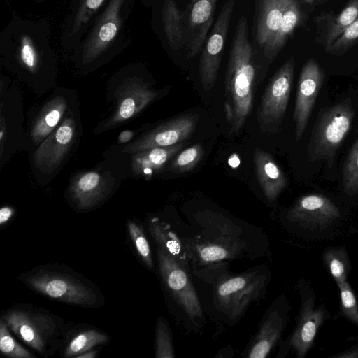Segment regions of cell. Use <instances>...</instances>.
I'll return each mask as SVG.
<instances>
[{"mask_svg": "<svg viewBox=\"0 0 358 358\" xmlns=\"http://www.w3.org/2000/svg\"><path fill=\"white\" fill-rule=\"evenodd\" d=\"M149 228L159 248L178 260L186 263V253L181 242L167 225L160 222L152 221Z\"/></svg>", "mask_w": 358, "mask_h": 358, "instance_id": "26", "label": "cell"}, {"mask_svg": "<svg viewBox=\"0 0 358 358\" xmlns=\"http://www.w3.org/2000/svg\"><path fill=\"white\" fill-rule=\"evenodd\" d=\"M217 0H196L189 18L188 57H194L201 50L212 24Z\"/></svg>", "mask_w": 358, "mask_h": 358, "instance_id": "17", "label": "cell"}, {"mask_svg": "<svg viewBox=\"0 0 358 358\" xmlns=\"http://www.w3.org/2000/svg\"><path fill=\"white\" fill-rule=\"evenodd\" d=\"M355 113L350 98L327 109L317 120L308 147L311 161L324 160L329 166L347 136Z\"/></svg>", "mask_w": 358, "mask_h": 358, "instance_id": "2", "label": "cell"}, {"mask_svg": "<svg viewBox=\"0 0 358 358\" xmlns=\"http://www.w3.org/2000/svg\"><path fill=\"white\" fill-rule=\"evenodd\" d=\"M126 0H110L94 28L82 45L85 63L96 59L116 39L122 24V9Z\"/></svg>", "mask_w": 358, "mask_h": 358, "instance_id": "9", "label": "cell"}, {"mask_svg": "<svg viewBox=\"0 0 358 358\" xmlns=\"http://www.w3.org/2000/svg\"><path fill=\"white\" fill-rule=\"evenodd\" d=\"M340 289L341 310L345 316L358 325V303L347 281L337 284Z\"/></svg>", "mask_w": 358, "mask_h": 358, "instance_id": "36", "label": "cell"}, {"mask_svg": "<svg viewBox=\"0 0 358 358\" xmlns=\"http://www.w3.org/2000/svg\"><path fill=\"white\" fill-rule=\"evenodd\" d=\"M134 134L131 131H124L120 133V134L118 136V141L120 143H126L129 141L133 136Z\"/></svg>", "mask_w": 358, "mask_h": 358, "instance_id": "39", "label": "cell"}, {"mask_svg": "<svg viewBox=\"0 0 358 358\" xmlns=\"http://www.w3.org/2000/svg\"><path fill=\"white\" fill-rule=\"evenodd\" d=\"M66 108V101L59 96L53 99L45 106L32 127L31 138L35 145L45 140L52 132Z\"/></svg>", "mask_w": 358, "mask_h": 358, "instance_id": "23", "label": "cell"}, {"mask_svg": "<svg viewBox=\"0 0 358 358\" xmlns=\"http://www.w3.org/2000/svg\"><path fill=\"white\" fill-rule=\"evenodd\" d=\"M96 351L89 350L78 355L77 358H93L96 356Z\"/></svg>", "mask_w": 358, "mask_h": 358, "instance_id": "40", "label": "cell"}, {"mask_svg": "<svg viewBox=\"0 0 358 358\" xmlns=\"http://www.w3.org/2000/svg\"><path fill=\"white\" fill-rule=\"evenodd\" d=\"M24 282L39 294L71 305L91 307L98 294L89 283L70 273L50 268L29 273Z\"/></svg>", "mask_w": 358, "mask_h": 358, "instance_id": "4", "label": "cell"}, {"mask_svg": "<svg viewBox=\"0 0 358 358\" xmlns=\"http://www.w3.org/2000/svg\"><path fill=\"white\" fill-rule=\"evenodd\" d=\"M304 1L309 4H312L314 2V0H304Z\"/></svg>", "mask_w": 358, "mask_h": 358, "instance_id": "41", "label": "cell"}, {"mask_svg": "<svg viewBox=\"0 0 358 358\" xmlns=\"http://www.w3.org/2000/svg\"><path fill=\"white\" fill-rule=\"evenodd\" d=\"M73 137L74 122L69 117L41 143L34 153L36 166L44 173L52 172L70 149Z\"/></svg>", "mask_w": 358, "mask_h": 358, "instance_id": "14", "label": "cell"}, {"mask_svg": "<svg viewBox=\"0 0 358 358\" xmlns=\"http://www.w3.org/2000/svg\"><path fill=\"white\" fill-rule=\"evenodd\" d=\"M106 182L97 172H87L78 176L71 187V194L76 206L89 209L96 205L106 194Z\"/></svg>", "mask_w": 358, "mask_h": 358, "instance_id": "19", "label": "cell"}, {"mask_svg": "<svg viewBox=\"0 0 358 358\" xmlns=\"http://www.w3.org/2000/svg\"><path fill=\"white\" fill-rule=\"evenodd\" d=\"M197 119L196 114L174 117L126 145L123 152L135 154L152 148L168 147L182 143L194 132Z\"/></svg>", "mask_w": 358, "mask_h": 358, "instance_id": "10", "label": "cell"}, {"mask_svg": "<svg viewBox=\"0 0 358 358\" xmlns=\"http://www.w3.org/2000/svg\"><path fill=\"white\" fill-rule=\"evenodd\" d=\"M108 337L96 329L84 330L76 334L68 343L64 350L66 357L78 355L91 350L94 347L107 343Z\"/></svg>", "mask_w": 358, "mask_h": 358, "instance_id": "27", "label": "cell"}, {"mask_svg": "<svg viewBox=\"0 0 358 358\" xmlns=\"http://www.w3.org/2000/svg\"><path fill=\"white\" fill-rule=\"evenodd\" d=\"M128 229L130 237L135 248L146 266L152 268L153 261L149 243L142 230V228L134 222H128Z\"/></svg>", "mask_w": 358, "mask_h": 358, "instance_id": "34", "label": "cell"}, {"mask_svg": "<svg viewBox=\"0 0 358 358\" xmlns=\"http://www.w3.org/2000/svg\"><path fill=\"white\" fill-rule=\"evenodd\" d=\"M317 1H324V0H317Z\"/></svg>", "mask_w": 358, "mask_h": 358, "instance_id": "42", "label": "cell"}, {"mask_svg": "<svg viewBox=\"0 0 358 358\" xmlns=\"http://www.w3.org/2000/svg\"><path fill=\"white\" fill-rule=\"evenodd\" d=\"M287 218L305 229H323L341 217L336 206L320 194H307L299 198L289 210Z\"/></svg>", "mask_w": 358, "mask_h": 358, "instance_id": "12", "label": "cell"}, {"mask_svg": "<svg viewBox=\"0 0 358 358\" xmlns=\"http://www.w3.org/2000/svg\"><path fill=\"white\" fill-rule=\"evenodd\" d=\"M234 5L235 0L224 3L203 50L199 78L205 90H210L215 83Z\"/></svg>", "mask_w": 358, "mask_h": 358, "instance_id": "8", "label": "cell"}, {"mask_svg": "<svg viewBox=\"0 0 358 358\" xmlns=\"http://www.w3.org/2000/svg\"><path fill=\"white\" fill-rule=\"evenodd\" d=\"M291 0H262L257 20L256 38L264 46L279 29Z\"/></svg>", "mask_w": 358, "mask_h": 358, "instance_id": "20", "label": "cell"}, {"mask_svg": "<svg viewBox=\"0 0 358 358\" xmlns=\"http://www.w3.org/2000/svg\"><path fill=\"white\" fill-rule=\"evenodd\" d=\"M287 314L280 298L276 299L265 313L258 331L247 352L248 357L264 358L268 355L285 327Z\"/></svg>", "mask_w": 358, "mask_h": 358, "instance_id": "13", "label": "cell"}, {"mask_svg": "<svg viewBox=\"0 0 358 358\" xmlns=\"http://www.w3.org/2000/svg\"><path fill=\"white\" fill-rule=\"evenodd\" d=\"M301 10L296 0L289 3L280 24L274 36L264 45V54L269 59H274L284 46L301 20Z\"/></svg>", "mask_w": 358, "mask_h": 358, "instance_id": "22", "label": "cell"}, {"mask_svg": "<svg viewBox=\"0 0 358 358\" xmlns=\"http://www.w3.org/2000/svg\"><path fill=\"white\" fill-rule=\"evenodd\" d=\"M253 162L259 184L267 200L274 201L287 185V178L273 157L257 148Z\"/></svg>", "mask_w": 358, "mask_h": 358, "instance_id": "16", "label": "cell"}, {"mask_svg": "<svg viewBox=\"0 0 358 358\" xmlns=\"http://www.w3.org/2000/svg\"><path fill=\"white\" fill-rule=\"evenodd\" d=\"M268 282L266 268L260 266L222 279L215 287V304L229 319L236 320L259 299Z\"/></svg>", "mask_w": 358, "mask_h": 358, "instance_id": "3", "label": "cell"}, {"mask_svg": "<svg viewBox=\"0 0 358 358\" xmlns=\"http://www.w3.org/2000/svg\"><path fill=\"white\" fill-rule=\"evenodd\" d=\"M255 76L247 19L242 16L235 30L224 80V112L232 134L240 131L251 113Z\"/></svg>", "mask_w": 358, "mask_h": 358, "instance_id": "1", "label": "cell"}, {"mask_svg": "<svg viewBox=\"0 0 358 358\" xmlns=\"http://www.w3.org/2000/svg\"><path fill=\"white\" fill-rule=\"evenodd\" d=\"M336 358H358V348L334 356Z\"/></svg>", "mask_w": 358, "mask_h": 358, "instance_id": "38", "label": "cell"}, {"mask_svg": "<svg viewBox=\"0 0 358 358\" xmlns=\"http://www.w3.org/2000/svg\"><path fill=\"white\" fill-rule=\"evenodd\" d=\"M203 149L195 144L178 154L171 164V170L176 173H185L192 170L201 161Z\"/></svg>", "mask_w": 358, "mask_h": 358, "instance_id": "30", "label": "cell"}, {"mask_svg": "<svg viewBox=\"0 0 358 358\" xmlns=\"http://www.w3.org/2000/svg\"><path fill=\"white\" fill-rule=\"evenodd\" d=\"M182 143L168 147L152 148L135 153L131 169L138 174L152 175L161 169L182 147Z\"/></svg>", "mask_w": 358, "mask_h": 358, "instance_id": "21", "label": "cell"}, {"mask_svg": "<svg viewBox=\"0 0 358 358\" xmlns=\"http://www.w3.org/2000/svg\"><path fill=\"white\" fill-rule=\"evenodd\" d=\"M323 78V71L317 62L313 59L308 60L300 73L294 110L296 140H300L304 134Z\"/></svg>", "mask_w": 358, "mask_h": 358, "instance_id": "11", "label": "cell"}, {"mask_svg": "<svg viewBox=\"0 0 358 358\" xmlns=\"http://www.w3.org/2000/svg\"><path fill=\"white\" fill-rule=\"evenodd\" d=\"M295 60L290 57L270 80L257 108V117L264 132H276L281 125L291 92Z\"/></svg>", "mask_w": 358, "mask_h": 358, "instance_id": "5", "label": "cell"}, {"mask_svg": "<svg viewBox=\"0 0 358 358\" xmlns=\"http://www.w3.org/2000/svg\"><path fill=\"white\" fill-rule=\"evenodd\" d=\"M358 42V17L344 31L326 51L329 54L341 55Z\"/></svg>", "mask_w": 358, "mask_h": 358, "instance_id": "35", "label": "cell"}, {"mask_svg": "<svg viewBox=\"0 0 358 358\" xmlns=\"http://www.w3.org/2000/svg\"><path fill=\"white\" fill-rule=\"evenodd\" d=\"M157 254L161 277L173 299L191 320L202 319L200 301L187 273L186 264L159 246Z\"/></svg>", "mask_w": 358, "mask_h": 358, "instance_id": "6", "label": "cell"}, {"mask_svg": "<svg viewBox=\"0 0 358 358\" xmlns=\"http://www.w3.org/2000/svg\"><path fill=\"white\" fill-rule=\"evenodd\" d=\"M157 94L155 91L143 83H129L125 86L118 108L107 126H113L131 118L150 103Z\"/></svg>", "mask_w": 358, "mask_h": 358, "instance_id": "18", "label": "cell"}, {"mask_svg": "<svg viewBox=\"0 0 358 358\" xmlns=\"http://www.w3.org/2000/svg\"><path fill=\"white\" fill-rule=\"evenodd\" d=\"M106 0H80L71 26L69 36H81L90 20Z\"/></svg>", "mask_w": 358, "mask_h": 358, "instance_id": "28", "label": "cell"}, {"mask_svg": "<svg viewBox=\"0 0 358 358\" xmlns=\"http://www.w3.org/2000/svg\"><path fill=\"white\" fill-rule=\"evenodd\" d=\"M3 320L22 341L41 355H48V345L57 331V324L50 315L17 308L7 310Z\"/></svg>", "mask_w": 358, "mask_h": 358, "instance_id": "7", "label": "cell"}, {"mask_svg": "<svg viewBox=\"0 0 358 358\" xmlns=\"http://www.w3.org/2000/svg\"><path fill=\"white\" fill-rule=\"evenodd\" d=\"M357 17L358 0H350L336 17L327 22L324 39L326 51Z\"/></svg>", "mask_w": 358, "mask_h": 358, "instance_id": "25", "label": "cell"}, {"mask_svg": "<svg viewBox=\"0 0 358 358\" xmlns=\"http://www.w3.org/2000/svg\"><path fill=\"white\" fill-rule=\"evenodd\" d=\"M326 264L337 284L346 281L348 262L345 252L341 249L330 250L324 255Z\"/></svg>", "mask_w": 358, "mask_h": 358, "instance_id": "33", "label": "cell"}, {"mask_svg": "<svg viewBox=\"0 0 358 358\" xmlns=\"http://www.w3.org/2000/svg\"><path fill=\"white\" fill-rule=\"evenodd\" d=\"M13 214V210L11 208L5 206L0 210V224H3L8 222Z\"/></svg>", "mask_w": 358, "mask_h": 358, "instance_id": "37", "label": "cell"}, {"mask_svg": "<svg viewBox=\"0 0 358 358\" xmlns=\"http://www.w3.org/2000/svg\"><path fill=\"white\" fill-rule=\"evenodd\" d=\"M343 185L345 193H358V139L352 145L345 160L343 171Z\"/></svg>", "mask_w": 358, "mask_h": 358, "instance_id": "29", "label": "cell"}, {"mask_svg": "<svg viewBox=\"0 0 358 358\" xmlns=\"http://www.w3.org/2000/svg\"><path fill=\"white\" fill-rule=\"evenodd\" d=\"M313 297L303 299L297 326L289 344L298 358H303L313 344L317 332L324 321V312L315 308Z\"/></svg>", "mask_w": 358, "mask_h": 358, "instance_id": "15", "label": "cell"}, {"mask_svg": "<svg viewBox=\"0 0 358 358\" xmlns=\"http://www.w3.org/2000/svg\"><path fill=\"white\" fill-rule=\"evenodd\" d=\"M155 357H175L171 331L166 321L162 317L157 319L156 324Z\"/></svg>", "mask_w": 358, "mask_h": 358, "instance_id": "32", "label": "cell"}, {"mask_svg": "<svg viewBox=\"0 0 358 358\" xmlns=\"http://www.w3.org/2000/svg\"><path fill=\"white\" fill-rule=\"evenodd\" d=\"M0 350L3 355L13 358L35 357L17 342L10 334L9 328L3 319L0 321Z\"/></svg>", "mask_w": 358, "mask_h": 358, "instance_id": "31", "label": "cell"}, {"mask_svg": "<svg viewBox=\"0 0 358 358\" xmlns=\"http://www.w3.org/2000/svg\"><path fill=\"white\" fill-rule=\"evenodd\" d=\"M182 13L173 0H165L162 9V22L169 47L178 50L182 42Z\"/></svg>", "mask_w": 358, "mask_h": 358, "instance_id": "24", "label": "cell"}]
</instances>
